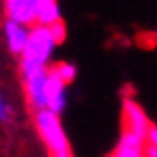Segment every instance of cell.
Here are the masks:
<instances>
[{"label":"cell","instance_id":"1","mask_svg":"<svg viewBox=\"0 0 157 157\" xmlns=\"http://www.w3.org/2000/svg\"><path fill=\"white\" fill-rule=\"evenodd\" d=\"M55 44H57V40L52 36L50 27H46V25H36L29 32L25 50L21 52V73H23V78L36 73L42 67H46V61H48Z\"/></svg>","mask_w":157,"mask_h":157},{"label":"cell","instance_id":"2","mask_svg":"<svg viewBox=\"0 0 157 157\" xmlns=\"http://www.w3.org/2000/svg\"><path fill=\"white\" fill-rule=\"evenodd\" d=\"M36 128L44 145L50 149L52 155L57 153H63V151H69V145H67V138H65V132L61 128L59 115L50 109H40L36 111Z\"/></svg>","mask_w":157,"mask_h":157},{"label":"cell","instance_id":"3","mask_svg":"<svg viewBox=\"0 0 157 157\" xmlns=\"http://www.w3.org/2000/svg\"><path fill=\"white\" fill-rule=\"evenodd\" d=\"M25 80V97L34 111L48 109L46 105V82H48V67H42L36 73L23 78Z\"/></svg>","mask_w":157,"mask_h":157},{"label":"cell","instance_id":"4","mask_svg":"<svg viewBox=\"0 0 157 157\" xmlns=\"http://www.w3.org/2000/svg\"><path fill=\"white\" fill-rule=\"evenodd\" d=\"M124 130H128V132H134L136 136H140V138H149V130H151V124L147 120L145 111L140 109L138 103H134V101H126L124 103Z\"/></svg>","mask_w":157,"mask_h":157},{"label":"cell","instance_id":"5","mask_svg":"<svg viewBox=\"0 0 157 157\" xmlns=\"http://www.w3.org/2000/svg\"><path fill=\"white\" fill-rule=\"evenodd\" d=\"M4 9L11 21L21 25L36 23V0H4Z\"/></svg>","mask_w":157,"mask_h":157},{"label":"cell","instance_id":"6","mask_svg":"<svg viewBox=\"0 0 157 157\" xmlns=\"http://www.w3.org/2000/svg\"><path fill=\"white\" fill-rule=\"evenodd\" d=\"M65 82L48 67V82H46V105L50 111L59 115L65 107Z\"/></svg>","mask_w":157,"mask_h":157},{"label":"cell","instance_id":"7","mask_svg":"<svg viewBox=\"0 0 157 157\" xmlns=\"http://www.w3.org/2000/svg\"><path fill=\"white\" fill-rule=\"evenodd\" d=\"M4 34H6V42H9L11 52H23L25 44H27V38H29V32L23 25L9 19L6 25H4Z\"/></svg>","mask_w":157,"mask_h":157},{"label":"cell","instance_id":"8","mask_svg":"<svg viewBox=\"0 0 157 157\" xmlns=\"http://www.w3.org/2000/svg\"><path fill=\"white\" fill-rule=\"evenodd\" d=\"M61 21V13L57 0H36V23L38 25H52Z\"/></svg>","mask_w":157,"mask_h":157},{"label":"cell","instance_id":"9","mask_svg":"<svg viewBox=\"0 0 157 157\" xmlns=\"http://www.w3.org/2000/svg\"><path fill=\"white\" fill-rule=\"evenodd\" d=\"M50 69L57 73L65 84H69L73 78H75V67L69 65V63H57V65H55V67H50Z\"/></svg>","mask_w":157,"mask_h":157},{"label":"cell","instance_id":"10","mask_svg":"<svg viewBox=\"0 0 157 157\" xmlns=\"http://www.w3.org/2000/svg\"><path fill=\"white\" fill-rule=\"evenodd\" d=\"M50 32H52V36H55V40H57V44H59L61 40L65 38V25H63V21H59V23H52L48 25Z\"/></svg>","mask_w":157,"mask_h":157},{"label":"cell","instance_id":"11","mask_svg":"<svg viewBox=\"0 0 157 157\" xmlns=\"http://www.w3.org/2000/svg\"><path fill=\"white\" fill-rule=\"evenodd\" d=\"M0 120L6 121L9 120V107H6V103H4V98L0 97Z\"/></svg>","mask_w":157,"mask_h":157},{"label":"cell","instance_id":"12","mask_svg":"<svg viewBox=\"0 0 157 157\" xmlns=\"http://www.w3.org/2000/svg\"><path fill=\"white\" fill-rule=\"evenodd\" d=\"M52 157H71V153L69 151H63V153H57V155H52Z\"/></svg>","mask_w":157,"mask_h":157},{"label":"cell","instance_id":"13","mask_svg":"<svg viewBox=\"0 0 157 157\" xmlns=\"http://www.w3.org/2000/svg\"><path fill=\"white\" fill-rule=\"evenodd\" d=\"M111 157H113V155H111Z\"/></svg>","mask_w":157,"mask_h":157}]
</instances>
